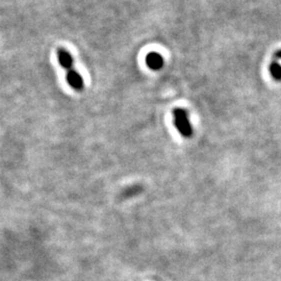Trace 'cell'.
<instances>
[{"label":"cell","instance_id":"cell-1","mask_svg":"<svg viewBox=\"0 0 281 281\" xmlns=\"http://www.w3.org/2000/svg\"><path fill=\"white\" fill-rule=\"evenodd\" d=\"M174 123L177 130L184 138H190L193 134L190 123L188 118V114L182 108L174 110Z\"/></svg>","mask_w":281,"mask_h":281},{"label":"cell","instance_id":"cell-2","mask_svg":"<svg viewBox=\"0 0 281 281\" xmlns=\"http://www.w3.org/2000/svg\"><path fill=\"white\" fill-rule=\"evenodd\" d=\"M67 80L69 84L75 88V90H82L84 88V80L82 78V76L74 70H70L67 74Z\"/></svg>","mask_w":281,"mask_h":281},{"label":"cell","instance_id":"cell-3","mask_svg":"<svg viewBox=\"0 0 281 281\" xmlns=\"http://www.w3.org/2000/svg\"><path fill=\"white\" fill-rule=\"evenodd\" d=\"M146 62H147V66L153 70H158L164 65V60H162V56L156 52L149 54L146 58Z\"/></svg>","mask_w":281,"mask_h":281},{"label":"cell","instance_id":"cell-4","mask_svg":"<svg viewBox=\"0 0 281 281\" xmlns=\"http://www.w3.org/2000/svg\"><path fill=\"white\" fill-rule=\"evenodd\" d=\"M58 58L60 64L64 68L70 69L72 67L73 60H72V56H70V54L68 52L67 50H65V49H58Z\"/></svg>","mask_w":281,"mask_h":281},{"label":"cell","instance_id":"cell-5","mask_svg":"<svg viewBox=\"0 0 281 281\" xmlns=\"http://www.w3.org/2000/svg\"><path fill=\"white\" fill-rule=\"evenodd\" d=\"M269 71H270V74H271V76H272L274 80L281 82V65H280L278 60H273L271 62L270 67H269Z\"/></svg>","mask_w":281,"mask_h":281},{"label":"cell","instance_id":"cell-6","mask_svg":"<svg viewBox=\"0 0 281 281\" xmlns=\"http://www.w3.org/2000/svg\"><path fill=\"white\" fill-rule=\"evenodd\" d=\"M273 60H281V49L277 50L276 52L274 54V56H273Z\"/></svg>","mask_w":281,"mask_h":281}]
</instances>
